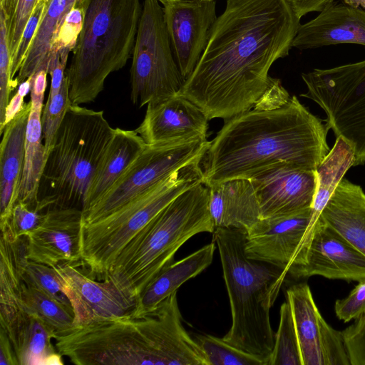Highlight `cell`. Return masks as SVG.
<instances>
[{"label": "cell", "mask_w": 365, "mask_h": 365, "mask_svg": "<svg viewBox=\"0 0 365 365\" xmlns=\"http://www.w3.org/2000/svg\"><path fill=\"white\" fill-rule=\"evenodd\" d=\"M64 264L55 267L63 291L73 312L72 325L129 313L135 302L130 301L106 279L100 282L83 273L78 266Z\"/></svg>", "instance_id": "ac0fdd59"}, {"label": "cell", "mask_w": 365, "mask_h": 365, "mask_svg": "<svg viewBox=\"0 0 365 365\" xmlns=\"http://www.w3.org/2000/svg\"><path fill=\"white\" fill-rule=\"evenodd\" d=\"M216 244L205 245L165 267L135 299L129 314L140 318L154 312L185 282L204 271L212 262Z\"/></svg>", "instance_id": "7402d4cb"}, {"label": "cell", "mask_w": 365, "mask_h": 365, "mask_svg": "<svg viewBox=\"0 0 365 365\" xmlns=\"http://www.w3.org/2000/svg\"><path fill=\"white\" fill-rule=\"evenodd\" d=\"M140 0H87L83 29L66 71L73 105L93 102L105 81L132 56Z\"/></svg>", "instance_id": "8992f818"}, {"label": "cell", "mask_w": 365, "mask_h": 365, "mask_svg": "<svg viewBox=\"0 0 365 365\" xmlns=\"http://www.w3.org/2000/svg\"><path fill=\"white\" fill-rule=\"evenodd\" d=\"M201 160L175 170L105 217L81 225V262L92 274L104 279L128 243L155 215L184 191L203 182Z\"/></svg>", "instance_id": "ba28073f"}, {"label": "cell", "mask_w": 365, "mask_h": 365, "mask_svg": "<svg viewBox=\"0 0 365 365\" xmlns=\"http://www.w3.org/2000/svg\"><path fill=\"white\" fill-rule=\"evenodd\" d=\"M21 276L24 282L67 307H71L64 294L55 268L27 259L23 265Z\"/></svg>", "instance_id": "e575fe53"}, {"label": "cell", "mask_w": 365, "mask_h": 365, "mask_svg": "<svg viewBox=\"0 0 365 365\" xmlns=\"http://www.w3.org/2000/svg\"><path fill=\"white\" fill-rule=\"evenodd\" d=\"M22 299L26 312L36 314L56 330L63 329L73 324L72 307L64 305L24 282Z\"/></svg>", "instance_id": "4dcf8cb0"}, {"label": "cell", "mask_w": 365, "mask_h": 365, "mask_svg": "<svg viewBox=\"0 0 365 365\" xmlns=\"http://www.w3.org/2000/svg\"><path fill=\"white\" fill-rule=\"evenodd\" d=\"M47 73L45 71L37 72L32 76L31 86V109L42 111L44 93L46 88Z\"/></svg>", "instance_id": "ee69618b"}, {"label": "cell", "mask_w": 365, "mask_h": 365, "mask_svg": "<svg viewBox=\"0 0 365 365\" xmlns=\"http://www.w3.org/2000/svg\"><path fill=\"white\" fill-rule=\"evenodd\" d=\"M58 352L78 365H186L196 344L182 323L177 298L140 318L129 313L55 330Z\"/></svg>", "instance_id": "3957f363"}, {"label": "cell", "mask_w": 365, "mask_h": 365, "mask_svg": "<svg viewBox=\"0 0 365 365\" xmlns=\"http://www.w3.org/2000/svg\"><path fill=\"white\" fill-rule=\"evenodd\" d=\"M322 348L324 365H351L342 332L327 322L322 329Z\"/></svg>", "instance_id": "ab89813d"}, {"label": "cell", "mask_w": 365, "mask_h": 365, "mask_svg": "<svg viewBox=\"0 0 365 365\" xmlns=\"http://www.w3.org/2000/svg\"><path fill=\"white\" fill-rule=\"evenodd\" d=\"M82 211L76 208L51 207L41 224L27 235L29 260L56 267L81 264Z\"/></svg>", "instance_id": "2e32d148"}, {"label": "cell", "mask_w": 365, "mask_h": 365, "mask_svg": "<svg viewBox=\"0 0 365 365\" xmlns=\"http://www.w3.org/2000/svg\"><path fill=\"white\" fill-rule=\"evenodd\" d=\"M209 120L200 107L178 93L147 104L135 130L147 145L206 140Z\"/></svg>", "instance_id": "9a60e30c"}, {"label": "cell", "mask_w": 365, "mask_h": 365, "mask_svg": "<svg viewBox=\"0 0 365 365\" xmlns=\"http://www.w3.org/2000/svg\"><path fill=\"white\" fill-rule=\"evenodd\" d=\"M45 212L38 209H31L22 202H16L12 209L8 223L1 229L11 240L26 236L41 222Z\"/></svg>", "instance_id": "8d00e7d4"}, {"label": "cell", "mask_w": 365, "mask_h": 365, "mask_svg": "<svg viewBox=\"0 0 365 365\" xmlns=\"http://www.w3.org/2000/svg\"><path fill=\"white\" fill-rule=\"evenodd\" d=\"M41 113L42 111L31 109L26 128L23 173L16 200L31 209H36L38 203V190L47 159L43 144Z\"/></svg>", "instance_id": "f1b7e54d"}, {"label": "cell", "mask_w": 365, "mask_h": 365, "mask_svg": "<svg viewBox=\"0 0 365 365\" xmlns=\"http://www.w3.org/2000/svg\"><path fill=\"white\" fill-rule=\"evenodd\" d=\"M194 339L204 353L208 365H267L262 359L235 348L222 338L197 334Z\"/></svg>", "instance_id": "d6a6232c"}, {"label": "cell", "mask_w": 365, "mask_h": 365, "mask_svg": "<svg viewBox=\"0 0 365 365\" xmlns=\"http://www.w3.org/2000/svg\"><path fill=\"white\" fill-rule=\"evenodd\" d=\"M212 234L219 250L232 315L231 327L222 339L268 365L274 343L269 312L288 273L248 258L245 231L217 227Z\"/></svg>", "instance_id": "277c9868"}, {"label": "cell", "mask_w": 365, "mask_h": 365, "mask_svg": "<svg viewBox=\"0 0 365 365\" xmlns=\"http://www.w3.org/2000/svg\"><path fill=\"white\" fill-rule=\"evenodd\" d=\"M85 0H49L24 63L14 81V89L37 72L50 74L60 58L53 45L70 10Z\"/></svg>", "instance_id": "d4e9b609"}, {"label": "cell", "mask_w": 365, "mask_h": 365, "mask_svg": "<svg viewBox=\"0 0 365 365\" xmlns=\"http://www.w3.org/2000/svg\"><path fill=\"white\" fill-rule=\"evenodd\" d=\"M307 91L326 113V127L351 148L354 166L365 163V60L302 74Z\"/></svg>", "instance_id": "9c48e42d"}, {"label": "cell", "mask_w": 365, "mask_h": 365, "mask_svg": "<svg viewBox=\"0 0 365 365\" xmlns=\"http://www.w3.org/2000/svg\"><path fill=\"white\" fill-rule=\"evenodd\" d=\"M0 365H19L15 349L8 334L0 328Z\"/></svg>", "instance_id": "f6af8a7d"}, {"label": "cell", "mask_w": 365, "mask_h": 365, "mask_svg": "<svg viewBox=\"0 0 365 365\" xmlns=\"http://www.w3.org/2000/svg\"><path fill=\"white\" fill-rule=\"evenodd\" d=\"M344 4L365 10V0H344Z\"/></svg>", "instance_id": "c3c4849f"}, {"label": "cell", "mask_w": 365, "mask_h": 365, "mask_svg": "<svg viewBox=\"0 0 365 365\" xmlns=\"http://www.w3.org/2000/svg\"><path fill=\"white\" fill-rule=\"evenodd\" d=\"M55 330L36 314L23 312L8 333L19 365L63 364L62 356L51 343Z\"/></svg>", "instance_id": "83f0119b"}, {"label": "cell", "mask_w": 365, "mask_h": 365, "mask_svg": "<svg viewBox=\"0 0 365 365\" xmlns=\"http://www.w3.org/2000/svg\"><path fill=\"white\" fill-rule=\"evenodd\" d=\"M268 365H303L292 312L287 301L280 307L279 327Z\"/></svg>", "instance_id": "1f68e13d"}, {"label": "cell", "mask_w": 365, "mask_h": 365, "mask_svg": "<svg viewBox=\"0 0 365 365\" xmlns=\"http://www.w3.org/2000/svg\"><path fill=\"white\" fill-rule=\"evenodd\" d=\"M11 56L7 29L4 17L0 14V125L3 123L6 108L13 91L10 76Z\"/></svg>", "instance_id": "f35d334b"}, {"label": "cell", "mask_w": 365, "mask_h": 365, "mask_svg": "<svg viewBox=\"0 0 365 365\" xmlns=\"http://www.w3.org/2000/svg\"><path fill=\"white\" fill-rule=\"evenodd\" d=\"M159 3H161L163 6L166 5V4H170V3H173V2H175V1H185V0H157ZM208 1H212V0H208Z\"/></svg>", "instance_id": "681fc988"}, {"label": "cell", "mask_w": 365, "mask_h": 365, "mask_svg": "<svg viewBox=\"0 0 365 365\" xmlns=\"http://www.w3.org/2000/svg\"><path fill=\"white\" fill-rule=\"evenodd\" d=\"M259 205L261 218L311 207L317 185V170L280 164L250 179Z\"/></svg>", "instance_id": "5bb4252c"}, {"label": "cell", "mask_w": 365, "mask_h": 365, "mask_svg": "<svg viewBox=\"0 0 365 365\" xmlns=\"http://www.w3.org/2000/svg\"><path fill=\"white\" fill-rule=\"evenodd\" d=\"M299 16L312 11H321L335 2V0H290Z\"/></svg>", "instance_id": "bcb514c9"}, {"label": "cell", "mask_w": 365, "mask_h": 365, "mask_svg": "<svg viewBox=\"0 0 365 365\" xmlns=\"http://www.w3.org/2000/svg\"><path fill=\"white\" fill-rule=\"evenodd\" d=\"M114 129L102 110L71 105L49 151L36 208L83 209L96 170Z\"/></svg>", "instance_id": "52a82bcc"}, {"label": "cell", "mask_w": 365, "mask_h": 365, "mask_svg": "<svg viewBox=\"0 0 365 365\" xmlns=\"http://www.w3.org/2000/svg\"><path fill=\"white\" fill-rule=\"evenodd\" d=\"M339 43L365 46L364 9L333 3L300 25L292 47L308 49Z\"/></svg>", "instance_id": "d6986e66"}, {"label": "cell", "mask_w": 365, "mask_h": 365, "mask_svg": "<svg viewBox=\"0 0 365 365\" xmlns=\"http://www.w3.org/2000/svg\"><path fill=\"white\" fill-rule=\"evenodd\" d=\"M31 103L4 128L0 144V227L6 225L16 202L22 177L26 128Z\"/></svg>", "instance_id": "ffe728a7"}, {"label": "cell", "mask_w": 365, "mask_h": 365, "mask_svg": "<svg viewBox=\"0 0 365 365\" xmlns=\"http://www.w3.org/2000/svg\"><path fill=\"white\" fill-rule=\"evenodd\" d=\"M25 96L17 91L16 94L10 99V101L6 108L3 123L0 125V134L2 135L3 131L6 125L11 121L15 116L23 108L24 98Z\"/></svg>", "instance_id": "7dc6e473"}, {"label": "cell", "mask_w": 365, "mask_h": 365, "mask_svg": "<svg viewBox=\"0 0 365 365\" xmlns=\"http://www.w3.org/2000/svg\"><path fill=\"white\" fill-rule=\"evenodd\" d=\"M326 125L295 96L280 106L258 101L227 120L210 141L200 166L206 185L251 179L280 164L316 170L330 150Z\"/></svg>", "instance_id": "7a4b0ae2"}, {"label": "cell", "mask_w": 365, "mask_h": 365, "mask_svg": "<svg viewBox=\"0 0 365 365\" xmlns=\"http://www.w3.org/2000/svg\"><path fill=\"white\" fill-rule=\"evenodd\" d=\"M209 144L206 140L148 145L113 187L94 205L82 211L81 225L105 217L175 170L201 160Z\"/></svg>", "instance_id": "8fae6325"}, {"label": "cell", "mask_w": 365, "mask_h": 365, "mask_svg": "<svg viewBox=\"0 0 365 365\" xmlns=\"http://www.w3.org/2000/svg\"><path fill=\"white\" fill-rule=\"evenodd\" d=\"M48 1L49 0L41 4L31 16L23 32L16 56L11 61L10 76L13 90V84L16 76V75L19 73L24 63Z\"/></svg>", "instance_id": "b9f144b4"}, {"label": "cell", "mask_w": 365, "mask_h": 365, "mask_svg": "<svg viewBox=\"0 0 365 365\" xmlns=\"http://www.w3.org/2000/svg\"><path fill=\"white\" fill-rule=\"evenodd\" d=\"M322 276L331 279L365 280V255L319 219L306 252L305 260L291 277Z\"/></svg>", "instance_id": "e0dca14e"}, {"label": "cell", "mask_w": 365, "mask_h": 365, "mask_svg": "<svg viewBox=\"0 0 365 365\" xmlns=\"http://www.w3.org/2000/svg\"><path fill=\"white\" fill-rule=\"evenodd\" d=\"M299 340L303 365H324L322 337L324 323L306 282L290 286L286 291Z\"/></svg>", "instance_id": "4316f807"}, {"label": "cell", "mask_w": 365, "mask_h": 365, "mask_svg": "<svg viewBox=\"0 0 365 365\" xmlns=\"http://www.w3.org/2000/svg\"><path fill=\"white\" fill-rule=\"evenodd\" d=\"M320 218L365 255V193L359 185L342 178Z\"/></svg>", "instance_id": "603a6c76"}, {"label": "cell", "mask_w": 365, "mask_h": 365, "mask_svg": "<svg viewBox=\"0 0 365 365\" xmlns=\"http://www.w3.org/2000/svg\"><path fill=\"white\" fill-rule=\"evenodd\" d=\"M334 311L336 317L346 323L356 319L365 313V280L358 284L344 299L335 302Z\"/></svg>", "instance_id": "7bdbcfd3"}, {"label": "cell", "mask_w": 365, "mask_h": 365, "mask_svg": "<svg viewBox=\"0 0 365 365\" xmlns=\"http://www.w3.org/2000/svg\"><path fill=\"white\" fill-rule=\"evenodd\" d=\"M351 365H365V313L341 331Z\"/></svg>", "instance_id": "60d3db41"}, {"label": "cell", "mask_w": 365, "mask_h": 365, "mask_svg": "<svg viewBox=\"0 0 365 365\" xmlns=\"http://www.w3.org/2000/svg\"><path fill=\"white\" fill-rule=\"evenodd\" d=\"M215 0H185L163 6L164 21L180 73L186 80L208 43L217 19Z\"/></svg>", "instance_id": "4fadbf2b"}, {"label": "cell", "mask_w": 365, "mask_h": 365, "mask_svg": "<svg viewBox=\"0 0 365 365\" xmlns=\"http://www.w3.org/2000/svg\"><path fill=\"white\" fill-rule=\"evenodd\" d=\"M27 257V238L0 239V328L8 334L16 318L25 311L22 299L21 270Z\"/></svg>", "instance_id": "484cf974"}, {"label": "cell", "mask_w": 365, "mask_h": 365, "mask_svg": "<svg viewBox=\"0 0 365 365\" xmlns=\"http://www.w3.org/2000/svg\"><path fill=\"white\" fill-rule=\"evenodd\" d=\"M87 0L76 4L67 14L56 39L53 45L52 51L55 56L63 50L73 51L78 42V37L83 29Z\"/></svg>", "instance_id": "74e56055"}, {"label": "cell", "mask_w": 365, "mask_h": 365, "mask_svg": "<svg viewBox=\"0 0 365 365\" xmlns=\"http://www.w3.org/2000/svg\"><path fill=\"white\" fill-rule=\"evenodd\" d=\"M209 210L215 227L247 231L261 219L257 197L250 179L227 180L208 185Z\"/></svg>", "instance_id": "44dd1931"}, {"label": "cell", "mask_w": 365, "mask_h": 365, "mask_svg": "<svg viewBox=\"0 0 365 365\" xmlns=\"http://www.w3.org/2000/svg\"><path fill=\"white\" fill-rule=\"evenodd\" d=\"M311 215L312 207H308L261 218L245 232V255L284 269L291 276L304 262V241Z\"/></svg>", "instance_id": "7c38bea8"}, {"label": "cell", "mask_w": 365, "mask_h": 365, "mask_svg": "<svg viewBox=\"0 0 365 365\" xmlns=\"http://www.w3.org/2000/svg\"><path fill=\"white\" fill-rule=\"evenodd\" d=\"M209 197L203 182L178 195L128 243L104 279L135 302L184 243L200 232H214Z\"/></svg>", "instance_id": "5b68a950"}, {"label": "cell", "mask_w": 365, "mask_h": 365, "mask_svg": "<svg viewBox=\"0 0 365 365\" xmlns=\"http://www.w3.org/2000/svg\"><path fill=\"white\" fill-rule=\"evenodd\" d=\"M147 145L135 130L114 129L113 138L94 174L82 211L94 205L113 187Z\"/></svg>", "instance_id": "cb8c5ba5"}, {"label": "cell", "mask_w": 365, "mask_h": 365, "mask_svg": "<svg viewBox=\"0 0 365 365\" xmlns=\"http://www.w3.org/2000/svg\"><path fill=\"white\" fill-rule=\"evenodd\" d=\"M185 80L175 58L163 7L145 0L130 68V99L139 108L178 94Z\"/></svg>", "instance_id": "30bf717a"}, {"label": "cell", "mask_w": 365, "mask_h": 365, "mask_svg": "<svg viewBox=\"0 0 365 365\" xmlns=\"http://www.w3.org/2000/svg\"><path fill=\"white\" fill-rule=\"evenodd\" d=\"M48 0H0V14L7 29L11 61L17 52L20 41L31 16L36 9Z\"/></svg>", "instance_id": "836d02e7"}, {"label": "cell", "mask_w": 365, "mask_h": 365, "mask_svg": "<svg viewBox=\"0 0 365 365\" xmlns=\"http://www.w3.org/2000/svg\"><path fill=\"white\" fill-rule=\"evenodd\" d=\"M354 163L351 147L341 138H336L334 148L317 169V185L311 207L314 215H321L343 175Z\"/></svg>", "instance_id": "f546056e"}, {"label": "cell", "mask_w": 365, "mask_h": 365, "mask_svg": "<svg viewBox=\"0 0 365 365\" xmlns=\"http://www.w3.org/2000/svg\"><path fill=\"white\" fill-rule=\"evenodd\" d=\"M72 105L66 76L60 91L52 98H48L42 110L41 121L46 153L48 156L56 134L60 128L68 108Z\"/></svg>", "instance_id": "d590c367"}, {"label": "cell", "mask_w": 365, "mask_h": 365, "mask_svg": "<svg viewBox=\"0 0 365 365\" xmlns=\"http://www.w3.org/2000/svg\"><path fill=\"white\" fill-rule=\"evenodd\" d=\"M301 18L290 0H227L179 94L209 120L255 106L272 86V65L289 54Z\"/></svg>", "instance_id": "6da1fadb"}]
</instances>
